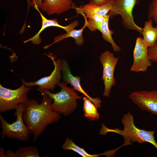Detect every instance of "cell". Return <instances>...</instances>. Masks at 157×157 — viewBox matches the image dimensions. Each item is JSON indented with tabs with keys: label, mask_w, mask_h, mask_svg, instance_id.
<instances>
[{
	"label": "cell",
	"mask_w": 157,
	"mask_h": 157,
	"mask_svg": "<svg viewBox=\"0 0 157 157\" xmlns=\"http://www.w3.org/2000/svg\"><path fill=\"white\" fill-rule=\"evenodd\" d=\"M148 17L152 19L157 27V0H152L149 7Z\"/></svg>",
	"instance_id": "cell-21"
},
{
	"label": "cell",
	"mask_w": 157,
	"mask_h": 157,
	"mask_svg": "<svg viewBox=\"0 0 157 157\" xmlns=\"http://www.w3.org/2000/svg\"><path fill=\"white\" fill-rule=\"evenodd\" d=\"M61 68V73L64 82L67 84H69L75 90L82 93L87 97L97 108H100L101 106V99L98 97L93 98L88 94L81 85L80 77L78 76H75L72 74L68 63L65 59L62 60Z\"/></svg>",
	"instance_id": "cell-11"
},
{
	"label": "cell",
	"mask_w": 157,
	"mask_h": 157,
	"mask_svg": "<svg viewBox=\"0 0 157 157\" xmlns=\"http://www.w3.org/2000/svg\"><path fill=\"white\" fill-rule=\"evenodd\" d=\"M83 100V110L85 117L90 121L98 120L99 118V114L97 108L87 97H84Z\"/></svg>",
	"instance_id": "cell-19"
},
{
	"label": "cell",
	"mask_w": 157,
	"mask_h": 157,
	"mask_svg": "<svg viewBox=\"0 0 157 157\" xmlns=\"http://www.w3.org/2000/svg\"><path fill=\"white\" fill-rule=\"evenodd\" d=\"M115 0H90L89 3L94 5H101L109 3H113Z\"/></svg>",
	"instance_id": "cell-23"
},
{
	"label": "cell",
	"mask_w": 157,
	"mask_h": 157,
	"mask_svg": "<svg viewBox=\"0 0 157 157\" xmlns=\"http://www.w3.org/2000/svg\"><path fill=\"white\" fill-rule=\"evenodd\" d=\"M122 123L124 129L121 130L118 128L110 129L102 125L101 134L106 135L108 132L116 133L124 137V142L120 147L131 144V142H137L141 144L145 142H149L153 145L157 149V142L154 139L155 130L148 131L140 129L137 127L134 123L133 115L130 112L124 114L122 119Z\"/></svg>",
	"instance_id": "cell-2"
},
{
	"label": "cell",
	"mask_w": 157,
	"mask_h": 157,
	"mask_svg": "<svg viewBox=\"0 0 157 157\" xmlns=\"http://www.w3.org/2000/svg\"><path fill=\"white\" fill-rule=\"evenodd\" d=\"M63 150H70L77 153L83 157H97L102 155L109 157L110 153L109 151L99 154H91L88 153L83 148L80 147L75 144L72 139L67 138L62 146Z\"/></svg>",
	"instance_id": "cell-18"
},
{
	"label": "cell",
	"mask_w": 157,
	"mask_h": 157,
	"mask_svg": "<svg viewBox=\"0 0 157 157\" xmlns=\"http://www.w3.org/2000/svg\"><path fill=\"white\" fill-rule=\"evenodd\" d=\"M86 26V22L85 20V24L81 28L78 30L73 29L69 31L66 32V33L56 36L54 38L53 42L49 45L44 46V48L47 49L53 44L69 37L73 38L75 40V44L77 45L82 46L84 43L83 33L84 28Z\"/></svg>",
	"instance_id": "cell-16"
},
{
	"label": "cell",
	"mask_w": 157,
	"mask_h": 157,
	"mask_svg": "<svg viewBox=\"0 0 157 157\" xmlns=\"http://www.w3.org/2000/svg\"><path fill=\"white\" fill-rule=\"evenodd\" d=\"M41 104L34 99H28L23 114V119L35 141L48 125L58 121L61 114L52 110L53 100L48 95L42 94Z\"/></svg>",
	"instance_id": "cell-1"
},
{
	"label": "cell",
	"mask_w": 157,
	"mask_h": 157,
	"mask_svg": "<svg viewBox=\"0 0 157 157\" xmlns=\"http://www.w3.org/2000/svg\"><path fill=\"white\" fill-rule=\"evenodd\" d=\"M25 107V103H21L17 106L14 114L16 117V120L12 123L8 122L0 114L2 129L0 134L2 138L17 139L23 142L28 140L31 133L28 126L24 124L22 117Z\"/></svg>",
	"instance_id": "cell-4"
},
{
	"label": "cell",
	"mask_w": 157,
	"mask_h": 157,
	"mask_svg": "<svg viewBox=\"0 0 157 157\" xmlns=\"http://www.w3.org/2000/svg\"><path fill=\"white\" fill-rule=\"evenodd\" d=\"M148 48L142 38L139 37L136 38L133 52V62L130 68L131 72H145L151 65V61L148 56Z\"/></svg>",
	"instance_id": "cell-10"
},
{
	"label": "cell",
	"mask_w": 157,
	"mask_h": 157,
	"mask_svg": "<svg viewBox=\"0 0 157 157\" xmlns=\"http://www.w3.org/2000/svg\"><path fill=\"white\" fill-rule=\"evenodd\" d=\"M36 146L19 147L15 152L14 157H40Z\"/></svg>",
	"instance_id": "cell-20"
},
{
	"label": "cell",
	"mask_w": 157,
	"mask_h": 157,
	"mask_svg": "<svg viewBox=\"0 0 157 157\" xmlns=\"http://www.w3.org/2000/svg\"><path fill=\"white\" fill-rule=\"evenodd\" d=\"M47 56L50 58L53 61L54 65V69L51 74L45 76L34 82H25L22 79V84L27 87L37 85L38 86V90L40 92L44 89L50 90L53 92L56 86L60 82L61 76L62 60L60 59L55 60V58L51 53Z\"/></svg>",
	"instance_id": "cell-8"
},
{
	"label": "cell",
	"mask_w": 157,
	"mask_h": 157,
	"mask_svg": "<svg viewBox=\"0 0 157 157\" xmlns=\"http://www.w3.org/2000/svg\"><path fill=\"white\" fill-rule=\"evenodd\" d=\"M153 21L152 19L145 21L142 30V39L148 47L153 46L157 40V27L153 26Z\"/></svg>",
	"instance_id": "cell-17"
},
{
	"label": "cell",
	"mask_w": 157,
	"mask_h": 157,
	"mask_svg": "<svg viewBox=\"0 0 157 157\" xmlns=\"http://www.w3.org/2000/svg\"><path fill=\"white\" fill-rule=\"evenodd\" d=\"M42 10L49 15H59L72 8L73 0H42Z\"/></svg>",
	"instance_id": "cell-13"
},
{
	"label": "cell",
	"mask_w": 157,
	"mask_h": 157,
	"mask_svg": "<svg viewBox=\"0 0 157 157\" xmlns=\"http://www.w3.org/2000/svg\"><path fill=\"white\" fill-rule=\"evenodd\" d=\"M43 2L42 0H32L31 1V6L33 7L35 9L41 8Z\"/></svg>",
	"instance_id": "cell-24"
},
{
	"label": "cell",
	"mask_w": 157,
	"mask_h": 157,
	"mask_svg": "<svg viewBox=\"0 0 157 157\" xmlns=\"http://www.w3.org/2000/svg\"><path fill=\"white\" fill-rule=\"evenodd\" d=\"M36 10L38 11L41 17L42 20L41 28L39 31L34 35L24 41V43L29 41H31L34 44H40L41 41V38L40 37V34L42 31L47 27L51 26L58 27L63 28L66 31V32H67L74 29L78 25V21L74 20L67 26H63L61 25L58 24L57 19H48L41 13L38 8H37Z\"/></svg>",
	"instance_id": "cell-12"
},
{
	"label": "cell",
	"mask_w": 157,
	"mask_h": 157,
	"mask_svg": "<svg viewBox=\"0 0 157 157\" xmlns=\"http://www.w3.org/2000/svg\"><path fill=\"white\" fill-rule=\"evenodd\" d=\"M31 88L22 84L18 88L12 90L5 88L0 84V112L15 110L21 103L26 104L28 98L27 94Z\"/></svg>",
	"instance_id": "cell-6"
},
{
	"label": "cell",
	"mask_w": 157,
	"mask_h": 157,
	"mask_svg": "<svg viewBox=\"0 0 157 157\" xmlns=\"http://www.w3.org/2000/svg\"><path fill=\"white\" fill-rule=\"evenodd\" d=\"M28 3V8H29L30 6H31V1L30 0H26Z\"/></svg>",
	"instance_id": "cell-27"
},
{
	"label": "cell",
	"mask_w": 157,
	"mask_h": 157,
	"mask_svg": "<svg viewBox=\"0 0 157 157\" xmlns=\"http://www.w3.org/2000/svg\"><path fill=\"white\" fill-rule=\"evenodd\" d=\"M139 2L140 0H115L108 15L111 17L120 15L126 30L135 31L142 35L143 28L135 24L133 15V8Z\"/></svg>",
	"instance_id": "cell-5"
},
{
	"label": "cell",
	"mask_w": 157,
	"mask_h": 157,
	"mask_svg": "<svg viewBox=\"0 0 157 157\" xmlns=\"http://www.w3.org/2000/svg\"><path fill=\"white\" fill-rule=\"evenodd\" d=\"M129 97L141 110L157 116V90L135 91Z\"/></svg>",
	"instance_id": "cell-9"
},
{
	"label": "cell",
	"mask_w": 157,
	"mask_h": 157,
	"mask_svg": "<svg viewBox=\"0 0 157 157\" xmlns=\"http://www.w3.org/2000/svg\"><path fill=\"white\" fill-rule=\"evenodd\" d=\"M4 150L2 147H1L0 148V157H6V154L4 153Z\"/></svg>",
	"instance_id": "cell-26"
},
{
	"label": "cell",
	"mask_w": 157,
	"mask_h": 157,
	"mask_svg": "<svg viewBox=\"0 0 157 157\" xmlns=\"http://www.w3.org/2000/svg\"><path fill=\"white\" fill-rule=\"evenodd\" d=\"M110 17V16L108 14L103 21L96 25L95 30H98L101 33L102 37L111 44L115 51L119 52L121 50V48L114 42L112 37V35L114 33V32L110 30L109 27L108 22Z\"/></svg>",
	"instance_id": "cell-15"
},
{
	"label": "cell",
	"mask_w": 157,
	"mask_h": 157,
	"mask_svg": "<svg viewBox=\"0 0 157 157\" xmlns=\"http://www.w3.org/2000/svg\"><path fill=\"white\" fill-rule=\"evenodd\" d=\"M67 85L65 82H60L57 85L61 90L56 93L46 89L40 91L42 94H47L53 100L51 105L52 110L65 116L70 115L75 110L77 106V100L82 99L73 87H68Z\"/></svg>",
	"instance_id": "cell-3"
},
{
	"label": "cell",
	"mask_w": 157,
	"mask_h": 157,
	"mask_svg": "<svg viewBox=\"0 0 157 157\" xmlns=\"http://www.w3.org/2000/svg\"><path fill=\"white\" fill-rule=\"evenodd\" d=\"M5 154L6 157H14V152L9 149L6 151Z\"/></svg>",
	"instance_id": "cell-25"
},
{
	"label": "cell",
	"mask_w": 157,
	"mask_h": 157,
	"mask_svg": "<svg viewBox=\"0 0 157 157\" xmlns=\"http://www.w3.org/2000/svg\"><path fill=\"white\" fill-rule=\"evenodd\" d=\"M113 4V3L110 2L101 5H96L88 3L76 9L77 12L82 15L88 13L106 16L112 9Z\"/></svg>",
	"instance_id": "cell-14"
},
{
	"label": "cell",
	"mask_w": 157,
	"mask_h": 157,
	"mask_svg": "<svg viewBox=\"0 0 157 157\" xmlns=\"http://www.w3.org/2000/svg\"><path fill=\"white\" fill-rule=\"evenodd\" d=\"M148 53L151 61L157 63V40L153 46L148 47Z\"/></svg>",
	"instance_id": "cell-22"
},
{
	"label": "cell",
	"mask_w": 157,
	"mask_h": 157,
	"mask_svg": "<svg viewBox=\"0 0 157 157\" xmlns=\"http://www.w3.org/2000/svg\"><path fill=\"white\" fill-rule=\"evenodd\" d=\"M99 58L103 68L101 79V80L103 81L104 85L103 95L105 97H108L112 86L115 84L114 72L119 58L115 57L112 53L107 50L102 53Z\"/></svg>",
	"instance_id": "cell-7"
}]
</instances>
